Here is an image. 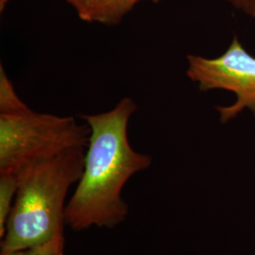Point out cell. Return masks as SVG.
<instances>
[{
	"label": "cell",
	"mask_w": 255,
	"mask_h": 255,
	"mask_svg": "<svg viewBox=\"0 0 255 255\" xmlns=\"http://www.w3.org/2000/svg\"><path fill=\"white\" fill-rule=\"evenodd\" d=\"M235 9L255 18V0H224Z\"/></svg>",
	"instance_id": "ba28073f"
},
{
	"label": "cell",
	"mask_w": 255,
	"mask_h": 255,
	"mask_svg": "<svg viewBox=\"0 0 255 255\" xmlns=\"http://www.w3.org/2000/svg\"><path fill=\"white\" fill-rule=\"evenodd\" d=\"M186 76L202 92L225 90L236 95V101L217 106L222 124L236 119L245 110L255 118V56L235 35L223 54L216 58L187 56Z\"/></svg>",
	"instance_id": "277c9868"
},
{
	"label": "cell",
	"mask_w": 255,
	"mask_h": 255,
	"mask_svg": "<svg viewBox=\"0 0 255 255\" xmlns=\"http://www.w3.org/2000/svg\"><path fill=\"white\" fill-rule=\"evenodd\" d=\"M144 0H92L88 22L106 26L119 24L139 2ZM158 3L161 0H149Z\"/></svg>",
	"instance_id": "5b68a950"
},
{
	"label": "cell",
	"mask_w": 255,
	"mask_h": 255,
	"mask_svg": "<svg viewBox=\"0 0 255 255\" xmlns=\"http://www.w3.org/2000/svg\"><path fill=\"white\" fill-rule=\"evenodd\" d=\"M90 128L73 117L37 113L23 104L0 113V175L27 167L88 145Z\"/></svg>",
	"instance_id": "3957f363"
},
{
	"label": "cell",
	"mask_w": 255,
	"mask_h": 255,
	"mask_svg": "<svg viewBox=\"0 0 255 255\" xmlns=\"http://www.w3.org/2000/svg\"><path fill=\"white\" fill-rule=\"evenodd\" d=\"M18 188L17 176L0 175V238L4 237Z\"/></svg>",
	"instance_id": "8992f818"
},
{
	"label": "cell",
	"mask_w": 255,
	"mask_h": 255,
	"mask_svg": "<svg viewBox=\"0 0 255 255\" xmlns=\"http://www.w3.org/2000/svg\"><path fill=\"white\" fill-rule=\"evenodd\" d=\"M85 149H71L17 175L18 188L1 238V254L35 246L64 234L65 199L82 177Z\"/></svg>",
	"instance_id": "7a4b0ae2"
},
{
	"label": "cell",
	"mask_w": 255,
	"mask_h": 255,
	"mask_svg": "<svg viewBox=\"0 0 255 255\" xmlns=\"http://www.w3.org/2000/svg\"><path fill=\"white\" fill-rule=\"evenodd\" d=\"M136 110L132 99L124 98L110 111L83 116L91 132L82 177L64 210L65 226L76 232L113 229L127 219L122 190L152 163L149 155L137 152L128 141V121Z\"/></svg>",
	"instance_id": "6da1fadb"
},
{
	"label": "cell",
	"mask_w": 255,
	"mask_h": 255,
	"mask_svg": "<svg viewBox=\"0 0 255 255\" xmlns=\"http://www.w3.org/2000/svg\"><path fill=\"white\" fill-rule=\"evenodd\" d=\"M76 9L79 17L88 22L90 9H91L92 0H65Z\"/></svg>",
	"instance_id": "9c48e42d"
},
{
	"label": "cell",
	"mask_w": 255,
	"mask_h": 255,
	"mask_svg": "<svg viewBox=\"0 0 255 255\" xmlns=\"http://www.w3.org/2000/svg\"><path fill=\"white\" fill-rule=\"evenodd\" d=\"M9 1H10V0H0V10H1V11L5 9L6 5L9 3Z\"/></svg>",
	"instance_id": "30bf717a"
},
{
	"label": "cell",
	"mask_w": 255,
	"mask_h": 255,
	"mask_svg": "<svg viewBox=\"0 0 255 255\" xmlns=\"http://www.w3.org/2000/svg\"><path fill=\"white\" fill-rule=\"evenodd\" d=\"M64 250L65 237L60 234L44 243L0 255H64Z\"/></svg>",
	"instance_id": "52a82bcc"
}]
</instances>
